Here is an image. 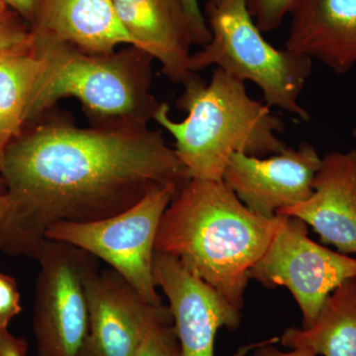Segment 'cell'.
<instances>
[{
	"label": "cell",
	"instance_id": "obj_1",
	"mask_svg": "<svg viewBox=\"0 0 356 356\" xmlns=\"http://www.w3.org/2000/svg\"><path fill=\"white\" fill-rule=\"evenodd\" d=\"M0 175L7 197L0 250L35 259L51 225L114 216L154 188L189 179L161 131L55 121L11 140Z\"/></svg>",
	"mask_w": 356,
	"mask_h": 356
},
{
	"label": "cell",
	"instance_id": "obj_2",
	"mask_svg": "<svg viewBox=\"0 0 356 356\" xmlns=\"http://www.w3.org/2000/svg\"><path fill=\"white\" fill-rule=\"evenodd\" d=\"M245 207L224 181L189 178L168 206L154 250L175 257L194 276L242 311L252 267L280 228Z\"/></svg>",
	"mask_w": 356,
	"mask_h": 356
},
{
	"label": "cell",
	"instance_id": "obj_3",
	"mask_svg": "<svg viewBox=\"0 0 356 356\" xmlns=\"http://www.w3.org/2000/svg\"><path fill=\"white\" fill-rule=\"evenodd\" d=\"M184 84L177 106L186 112L184 120H172L168 103H161L153 120L175 140L189 178L221 181L234 154L264 158L287 147L280 138L282 120L250 97L243 81L216 67L208 83L192 72Z\"/></svg>",
	"mask_w": 356,
	"mask_h": 356
},
{
	"label": "cell",
	"instance_id": "obj_4",
	"mask_svg": "<svg viewBox=\"0 0 356 356\" xmlns=\"http://www.w3.org/2000/svg\"><path fill=\"white\" fill-rule=\"evenodd\" d=\"M39 58L24 114V126L38 120L60 99L74 97L99 124L147 125L161 103L152 93V62L146 51L130 46L95 55L33 32Z\"/></svg>",
	"mask_w": 356,
	"mask_h": 356
},
{
	"label": "cell",
	"instance_id": "obj_5",
	"mask_svg": "<svg viewBox=\"0 0 356 356\" xmlns=\"http://www.w3.org/2000/svg\"><path fill=\"white\" fill-rule=\"evenodd\" d=\"M211 40L192 54L191 72L215 65L243 81L259 86L267 105L310 120L299 103L310 77V58L276 49L262 36L248 8L247 0H224L207 7Z\"/></svg>",
	"mask_w": 356,
	"mask_h": 356
},
{
	"label": "cell",
	"instance_id": "obj_6",
	"mask_svg": "<svg viewBox=\"0 0 356 356\" xmlns=\"http://www.w3.org/2000/svg\"><path fill=\"white\" fill-rule=\"evenodd\" d=\"M180 185L154 188L114 216L95 222L51 225L47 229L46 240L74 245L102 259L147 302L163 305L154 278V245L159 222Z\"/></svg>",
	"mask_w": 356,
	"mask_h": 356
},
{
	"label": "cell",
	"instance_id": "obj_7",
	"mask_svg": "<svg viewBox=\"0 0 356 356\" xmlns=\"http://www.w3.org/2000/svg\"><path fill=\"white\" fill-rule=\"evenodd\" d=\"M93 255L47 241L37 261L33 331L38 356H83L89 330L86 280Z\"/></svg>",
	"mask_w": 356,
	"mask_h": 356
},
{
	"label": "cell",
	"instance_id": "obj_8",
	"mask_svg": "<svg viewBox=\"0 0 356 356\" xmlns=\"http://www.w3.org/2000/svg\"><path fill=\"white\" fill-rule=\"evenodd\" d=\"M248 276L268 289L287 288L301 311L302 329H308L330 295L356 278V259L314 242L305 222L283 215L270 245Z\"/></svg>",
	"mask_w": 356,
	"mask_h": 356
},
{
	"label": "cell",
	"instance_id": "obj_9",
	"mask_svg": "<svg viewBox=\"0 0 356 356\" xmlns=\"http://www.w3.org/2000/svg\"><path fill=\"white\" fill-rule=\"evenodd\" d=\"M321 163L317 149L308 143L264 158L236 153L229 159L222 181L248 209L273 218L311 197Z\"/></svg>",
	"mask_w": 356,
	"mask_h": 356
},
{
	"label": "cell",
	"instance_id": "obj_10",
	"mask_svg": "<svg viewBox=\"0 0 356 356\" xmlns=\"http://www.w3.org/2000/svg\"><path fill=\"white\" fill-rule=\"evenodd\" d=\"M89 330L83 356H135L149 327L172 316L152 305L112 268L97 266L86 280Z\"/></svg>",
	"mask_w": 356,
	"mask_h": 356
},
{
	"label": "cell",
	"instance_id": "obj_11",
	"mask_svg": "<svg viewBox=\"0 0 356 356\" xmlns=\"http://www.w3.org/2000/svg\"><path fill=\"white\" fill-rule=\"evenodd\" d=\"M154 278L168 300L181 356H215L218 331H236L241 310L175 257L154 252Z\"/></svg>",
	"mask_w": 356,
	"mask_h": 356
},
{
	"label": "cell",
	"instance_id": "obj_12",
	"mask_svg": "<svg viewBox=\"0 0 356 356\" xmlns=\"http://www.w3.org/2000/svg\"><path fill=\"white\" fill-rule=\"evenodd\" d=\"M277 215L302 220L325 245L356 254V149L323 156L311 197Z\"/></svg>",
	"mask_w": 356,
	"mask_h": 356
},
{
	"label": "cell",
	"instance_id": "obj_13",
	"mask_svg": "<svg viewBox=\"0 0 356 356\" xmlns=\"http://www.w3.org/2000/svg\"><path fill=\"white\" fill-rule=\"evenodd\" d=\"M286 49L336 74L356 65V0H298Z\"/></svg>",
	"mask_w": 356,
	"mask_h": 356
},
{
	"label": "cell",
	"instance_id": "obj_14",
	"mask_svg": "<svg viewBox=\"0 0 356 356\" xmlns=\"http://www.w3.org/2000/svg\"><path fill=\"white\" fill-rule=\"evenodd\" d=\"M119 19L137 44L159 60L173 83H184L192 74L191 26L179 0H113Z\"/></svg>",
	"mask_w": 356,
	"mask_h": 356
},
{
	"label": "cell",
	"instance_id": "obj_15",
	"mask_svg": "<svg viewBox=\"0 0 356 356\" xmlns=\"http://www.w3.org/2000/svg\"><path fill=\"white\" fill-rule=\"evenodd\" d=\"M31 30L95 55L114 53L119 44L137 48L113 0H44Z\"/></svg>",
	"mask_w": 356,
	"mask_h": 356
},
{
	"label": "cell",
	"instance_id": "obj_16",
	"mask_svg": "<svg viewBox=\"0 0 356 356\" xmlns=\"http://www.w3.org/2000/svg\"><path fill=\"white\" fill-rule=\"evenodd\" d=\"M281 344L324 356H356V280H346L330 295L308 329L289 327Z\"/></svg>",
	"mask_w": 356,
	"mask_h": 356
},
{
	"label": "cell",
	"instance_id": "obj_17",
	"mask_svg": "<svg viewBox=\"0 0 356 356\" xmlns=\"http://www.w3.org/2000/svg\"><path fill=\"white\" fill-rule=\"evenodd\" d=\"M40 67L34 51L0 58V146L19 137Z\"/></svg>",
	"mask_w": 356,
	"mask_h": 356
},
{
	"label": "cell",
	"instance_id": "obj_18",
	"mask_svg": "<svg viewBox=\"0 0 356 356\" xmlns=\"http://www.w3.org/2000/svg\"><path fill=\"white\" fill-rule=\"evenodd\" d=\"M135 356H181L172 316L149 327Z\"/></svg>",
	"mask_w": 356,
	"mask_h": 356
},
{
	"label": "cell",
	"instance_id": "obj_19",
	"mask_svg": "<svg viewBox=\"0 0 356 356\" xmlns=\"http://www.w3.org/2000/svg\"><path fill=\"white\" fill-rule=\"evenodd\" d=\"M248 8L262 33L280 27L287 14L291 13L298 0H247Z\"/></svg>",
	"mask_w": 356,
	"mask_h": 356
},
{
	"label": "cell",
	"instance_id": "obj_20",
	"mask_svg": "<svg viewBox=\"0 0 356 356\" xmlns=\"http://www.w3.org/2000/svg\"><path fill=\"white\" fill-rule=\"evenodd\" d=\"M34 48L31 29L16 19L14 14L0 18V58L30 53Z\"/></svg>",
	"mask_w": 356,
	"mask_h": 356
},
{
	"label": "cell",
	"instance_id": "obj_21",
	"mask_svg": "<svg viewBox=\"0 0 356 356\" xmlns=\"http://www.w3.org/2000/svg\"><path fill=\"white\" fill-rule=\"evenodd\" d=\"M21 310L17 283L11 276L0 273V327H8Z\"/></svg>",
	"mask_w": 356,
	"mask_h": 356
},
{
	"label": "cell",
	"instance_id": "obj_22",
	"mask_svg": "<svg viewBox=\"0 0 356 356\" xmlns=\"http://www.w3.org/2000/svg\"><path fill=\"white\" fill-rule=\"evenodd\" d=\"M189 26H191L194 44L203 47L211 40L209 25L206 22L198 0H179Z\"/></svg>",
	"mask_w": 356,
	"mask_h": 356
},
{
	"label": "cell",
	"instance_id": "obj_23",
	"mask_svg": "<svg viewBox=\"0 0 356 356\" xmlns=\"http://www.w3.org/2000/svg\"><path fill=\"white\" fill-rule=\"evenodd\" d=\"M27 351L24 337L14 336L8 327H0V356H27Z\"/></svg>",
	"mask_w": 356,
	"mask_h": 356
},
{
	"label": "cell",
	"instance_id": "obj_24",
	"mask_svg": "<svg viewBox=\"0 0 356 356\" xmlns=\"http://www.w3.org/2000/svg\"><path fill=\"white\" fill-rule=\"evenodd\" d=\"M7 7L13 8L31 26L36 22L44 0H2Z\"/></svg>",
	"mask_w": 356,
	"mask_h": 356
},
{
	"label": "cell",
	"instance_id": "obj_25",
	"mask_svg": "<svg viewBox=\"0 0 356 356\" xmlns=\"http://www.w3.org/2000/svg\"><path fill=\"white\" fill-rule=\"evenodd\" d=\"M250 356H317L313 351L295 348L290 351H281L271 346L257 348Z\"/></svg>",
	"mask_w": 356,
	"mask_h": 356
},
{
	"label": "cell",
	"instance_id": "obj_26",
	"mask_svg": "<svg viewBox=\"0 0 356 356\" xmlns=\"http://www.w3.org/2000/svg\"><path fill=\"white\" fill-rule=\"evenodd\" d=\"M7 208V197L6 186H4L3 180L0 177V250H1V231L2 224H3L4 216H6Z\"/></svg>",
	"mask_w": 356,
	"mask_h": 356
},
{
	"label": "cell",
	"instance_id": "obj_27",
	"mask_svg": "<svg viewBox=\"0 0 356 356\" xmlns=\"http://www.w3.org/2000/svg\"><path fill=\"white\" fill-rule=\"evenodd\" d=\"M10 11H9L8 7L6 6L4 2H0V18L7 17V16L11 15Z\"/></svg>",
	"mask_w": 356,
	"mask_h": 356
},
{
	"label": "cell",
	"instance_id": "obj_28",
	"mask_svg": "<svg viewBox=\"0 0 356 356\" xmlns=\"http://www.w3.org/2000/svg\"><path fill=\"white\" fill-rule=\"evenodd\" d=\"M222 1H224V0H209V2H208L207 7L216 6H218V4L221 3V2Z\"/></svg>",
	"mask_w": 356,
	"mask_h": 356
},
{
	"label": "cell",
	"instance_id": "obj_29",
	"mask_svg": "<svg viewBox=\"0 0 356 356\" xmlns=\"http://www.w3.org/2000/svg\"><path fill=\"white\" fill-rule=\"evenodd\" d=\"M4 149L0 146V172H1L2 161H3ZM1 177V175H0Z\"/></svg>",
	"mask_w": 356,
	"mask_h": 356
},
{
	"label": "cell",
	"instance_id": "obj_30",
	"mask_svg": "<svg viewBox=\"0 0 356 356\" xmlns=\"http://www.w3.org/2000/svg\"><path fill=\"white\" fill-rule=\"evenodd\" d=\"M0 2H3V1H2V0H0Z\"/></svg>",
	"mask_w": 356,
	"mask_h": 356
},
{
	"label": "cell",
	"instance_id": "obj_31",
	"mask_svg": "<svg viewBox=\"0 0 356 356\" xmlns=\"http://www.w3.org/2000/svg\"><path fill=\"white\" fill-rule=\"evenodd\" d=\"M355 280H356V278H355Z\"/></svg>",
	"mask_w": 356,
	"mask_h": 356
}]
</instances>
